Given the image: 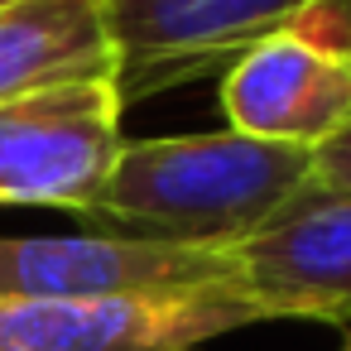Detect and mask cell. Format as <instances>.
I'll use <instances>...</instances> for the list:
<instances>
[{
	"mask_svg": "<svg viewBox=\"0 0 351 351\" xmlns=\"http://www.w3.org/2000/svg\"><path fill=\"white\" fill-rule=\"evenodd\" d=\"M308 154L241 130L125 140L77 221L125 241L231 250L308 183Z\"/></svg>",
	"mask_w": 351,
	"mask_h": 351,
	"instance_id": "cell-1",
	"label": "cell"
},
{
	"mask_svg": "<svg viewBox=\"0 0 351 351\" xmlns=\"http://www.w3.org/2000/svg\"><path fill=\"white\" fill-rule=\"evenodd\" d=\"M322 0H101L121 106L226 73L255 44L303 25Z\"/></svg>",
	"mask_w": 351,
	"mask_h": 351,
	"instance_id": "cell-2",
	"label": "cell"
},
{
	"mask_svg": "<svg viewBox=\"0 0 351 351\" xmlns=\"http://www.w3.org/2000/svg\"><path fill=\"white\" fill-rule=\"evenodd\" d=\"M265 322L236 279L106 298H0V351H197Z\"/></svg>",
	"mask_w": 351,
	"mask_h": 351,
	"instance_id": "cell-3",
	"label": "cell"
},
{
	"mask_svg": "<svg viewBox=\"0 0 351 351\" xmlns=\"http://www.w3.org/2000/svg\"><path fill=\"white\" fill-rule=\"evenodd\" d=\"M111 77L53 82L0 101V207L87 212L125 135Z\"/></svg>",
	"mask_w": 351,
	"mask_h": 351,
	"instance_id": "cell-4",
	"label": "cell"
},
{
	"mask_svg": "<svg viewBox=\"0 0 351 351\" xmlns=\"http://www.w3.org/2000/svg\"><path fill=\"white\" fill-rule=\"evenodd\" d=\"M226 255L236 289L260 303L265 322L351 327V188L303 183Z\"/></svg>",
	"mask_w": 351,
	"mask_h": 351,
	"instance_id": "cell-5",
	"label": "cell"
},
{
	"mask_svg": "<svg viewBox=\"0 0 351 351\" xmlns=\"http://www.w3.org/2000/svg\"><path fill=\"white\" fill-rule=\"evenodd\" d=\"M226 130L317 149L351 121V53L293 25L255 44L221 73Z\"/></svg>",
	"mask_w": 351,
	"mask_h": 351,
	"instance_id": "cell-6",
	"label": "cell"
},
{
	"mask_svg": "<svg viewBox=\"0 0 351 351\" xmlns=\"http://www.w3.org/2000/svg\"><path fill=\"white\" fill-rule=\"evenodd\" d=\"M231 279L226 250L154 245L106 231L0 236V298H106Z\"/></svg>",
	"mask_w": 351,
	"mask_h": 351,
	"instance_id": "cell-7",
	"label": "cell"
},
{
	"mask_svg": "<svg viewBox=\"0 0 351 351\" xmlns=\"http://www.w3.org/2000/svg\"><path fill=\"white\" fill-rule=\"evenodd\" d=\"M77 77H111L101 0H5L0 5V101Z\"/></svg>",
	"mask_w": 351,
	"mask_h": 351,
	"instance_id": "cell-8",
	"label": "cell"
},
{
	"mask_svg": "<svg viewBox=\"0 0 351 351\" xmlns=\"http://www.w3.org/2000/svg\"><path fill=\"white\" fill-rule=\"evenodd\" d=\"M308 183H322V188H351V121L327 135L313 154H308Z\"/></svg>",
	"mask_w": 351,
	"mask_h": 351,
	"instance_id": "cell-9",
	"label": "cell"
},
{
	"mask_svg": "<svg viewBox=\"0 0 351 351\" xmlns=\"http://www.w3.org/2000/svg\"><path fill=\"white\" fill-rule=\"evenodd\" d=\"M303 29H313L317 39H332L337 49L351 53V0H322V5L303 20Z\"/></svg>",
	"mask_w": 351,
	"mask_h": 351,
	"instance_id": "cell-10",
	"label": "cell"
},
{
	"mask_svg": "<svg viewBox=\"0 0 351 351\" xmlns=\"http://www.w3.org/2000/svg\"><path fill=\"white\" fill-rule=\"evenodd\" d=\"M337 351H351V327H346V337H341V346Z\"/></svg>",
	"mask_w": 351,
	"mask_h": 351,
	"instance_id": "cell-11",
	"label": "cell"
},
{
	"mask_svg": "<svg viewBox=\"0 0 351 351\" xmlns=\"http://www.w3.org/2000/svg\"><path fill=\"white\" fill-rule=\"evenodd\" d=\"M0 5H5V0H0Z\"/></svg>",
	"mask_w": 351,
	"mask_h": 351,
	"instance_id": "cell-12",
	"label": "cell"
}]
</instances>
